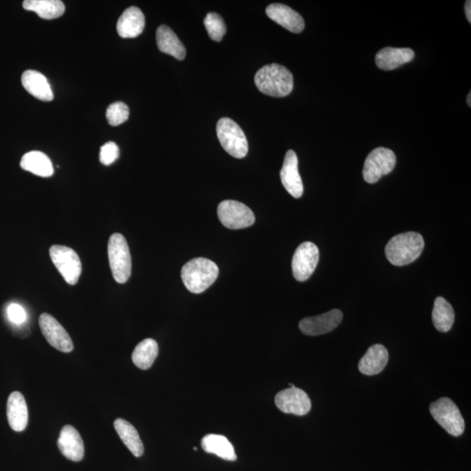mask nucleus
<instances>
[{"label": "nucleus", "mask_w": 471, "mask_h": 471, "mask_svg": "<svg viewBox=\"0 0 471 471\" xmlns=\"http://www.w3.org/2000/svg\"><path fill=\"white\" fill-rule=\"evenodd\" d=\"M255 84L264 95L285 97L294 89V76L287 67L278 64L264 66L255 74Z\"/></svg>", "instance_id": "nucleus-1"}, {"label": "nucleus", "mask_w": 471, "mask_h": 471, "mask_svg": "<svg viewBox=\"0 0 471 471\" xmlns=\"http://www.w3.org/2000/svg\"><path fill=\"white\" fill-rule=\"evenodd\" d=\"M423 235L409 231L395 235L388 243L385 253L392 265L403 266L409 265L419 258L424 249Z\"/></svg>", "instance_id": "nucleus-2"}, {"label": "nucleus", "mask_w": 471, "mask_h": 471, "mask_svg": "<svg viewBox=\"0 0 471 471\" xmlns=\"http://www.w3.org/2000/svg\"><path fill=\"white\" fill-rule=\"evenodd\" d=\"M219 273V267L212 260L196 258L185 264L181 276L189 291L202 294L216 281Z\"/></svg>", "instance_id": "nucleus-3"}, {"label": "nucleus", "mask_w": 471, "mask_h": 471, "mask_svg": "<svg viewBox=\"0 0 471 471\" xmlns=\"http://www.w3.org/2000/svg\"><path fill=\"white\" fill-rule=\"evenodd\" d=\"M108 255L114 278L124 284L131 275L132 260L126 238L120 233H114L109 240Z\"/></svg>", "instance_id": "nucleus-4"}, {"label": "nucleus", "mask_w": 471, "mask_h": 471, "mask_svg": "<svg viewBox=\"0 0 471 471\" xmlns=\"http://www.w3.org/2000/svg\"><path fill=\"white\" fill-rule=\"evenodd\" d=\"M217 138L227 153L241 159L247 155L248 142L244 131L230 118H222L217 124Z\"/></svg>", "instance_id": "nucleus-5"}, {"label": "nucleus", "mask_w": 471, "mask_h": 471, "mask_svg": "<svg viewBox=\"0 0 471 471\" xmlns=\"http://www.w3.org/2000/svg\"><path fill=\"white\" fill-rule=\"evenodd\" d=\"M433 418L453 437H459L465 429V423L458 407L451 399L444 397L430 405Z\"/></svg>", "instance_id": "nucleus-6"}, {"label": "nucleus", "mask_w": 471, "mask_h": 471, "mask_svg": "<svg viewBox=\"0 0 471 471\" xmlns=\"http://www.w3.org/2000/svg\"><path fill=\"white\" fill-rule=\"evenodd\" d=\"M396 164V156L390 149L377 148L367 156L362 171L364 180L376 184L383 176L392 172Z\"/></svg>", "instance_id": "nucleus-7"}, {"label": "nucleus", "mask_w": 471, "mask_h": 471, "mask_svg": "<svg viewBox=\"0 0 471 471\" xmlns=\"http://www.w3.org/2000/svg\"><path fill=\"white\" fill-rule=\"evenodd\" d=\"M49 253L53 265L67 283L76 285L82 271L81 259L76 252L67 246L53 245Z\"/></svg>", "instance_id": "nucleus-8"}, {"label": "nucleus", "mask_w": 471, "mask_h": 471, "mask_svg": "<svg viewBox=\"0 0 471 471\" xmlns=\"http://www.w3.org/2000/svg\"><path fill=\"white\" fill-rule=\"evenodd\" d=\"M217 214L220 222L231 230L244 229L252 226L255 222V216L249 207L234 200H226L219 203Z\"/></svg>", "instance_id": "nucleus-9"}, {"label": "nucleus", "mask_w": 471, "mask_h": 471, "mask_svg": "<svg viewBox=\"0 0 471 471\" xmlns=\"http://www.w3.org/2000/svg\"><path fill=\"white\" fill-rule=\"evenodd\" d=\"M320 259V251L312 242H304L296 249L292 258V268L294 277L304 282L312 276Z\"/></svg>", "instance_id": "nucleus-10"}, {"label": "nucleus", "mask_w": 471, "mask_h": 471, "mask_svg": "<svg viewBox=\"0 0 471 471\" xmlns=\"http://www.w3.org/2000/svg\"><path fill=\"white\" fill-rule=\"evenodd\" d=\"M275 404L280 411L295 416H306L312 408L308 395L294 385L278 392L275 397Z\"/></svg>", "instance_id": "nucleus-11"}, {"label": "nucleus", "mask_w": 471, "mask_h": 471, "mask_svg": "<svg viewBox=\"0 0 471 471\" xmlns=\"http://www.w3.org/2000/svg\"><path fill=\"white\" fill-rule=\"evenodd\" d=\"M39 322L43 335L52 347L63 353H70L73 350L72 339L55 318L49 313H42Z\"/></svg>", "instance_id": "nucleus-12"}, {"label": "nucleus", "mask_w": 471, "mask_h": 471, "mask_svg": "<svg viewBox=\"0 0 471 471\" xmlns=\"http://www.w3.org/2000/svg\"><path fill=\"white\" fill-rule=\"evenodd\" d=\"M343 314L338 309L331 310L321 315L308 317L299 322V329L310 336L330 333L341 324Z\"/></svg>", "instance_id": "nucleus-13"}, {"label": "nucleus", "mask_w": 471, "mask_h": 471, "mask_svg": "<svg viewBox=\"0 0 471 471\" xmlns=\"http://www.w3.org/2000/svg\"><path fill=\"white\" fill-rule=\"evenodd\" d=\"M280 178L282 184L289 194L294 198H301L304 186L299 172L298 156L294 151H288L285 154L283 167L280 171Z\"/></svg>", "instance_id": "nucleus-14"}, {"label": "nucleus", "mask_w": 471, "mask_h": 471, "mask_svg": "<svg viewBox=\"0 0 471 471\" xmlns=\"http://www.w3.org/2000/svg\"><path fill=\"white\" fill-rule=\"evenodd\" d=\"M267 16L288 31L301 34L305 28V21L301 14L283 4H272L266 8Z\"/></svg>", "instance_id": "nucleus-15"}, {"label": "nucleus", "mask_w": 471, "mask_h": 471, "mask_svg": "<svg viewBox=\"0 0 471 471\" xmlns=\"http://www.w3.org/2000/svg\"><path fill=\"white\" fill-rule=\"evenodd\" d=\"M58 448L66 458L80 462L84 458V442L76 428L63 427L58 439Z\"/></svg>", "instance_id": "nucleus-16"}, {"label": "nucleus", "mask_w": 471, "mask_h": 471, "mask_svg": "<svg viewBox=\"0 0 471 471\" xmlns=\"http://www.w3.org/2000/svg\"><path fill=\"white\" fill-rule=\"evenodd\" d=\"M145 27V17L138 7L131 6L124 11L117 22L118 34L121 38L139 36Z\"/></svg>", "instance_id": "nucleus-17"}, {"label": "nucleus", "mask_w": 471, "mask_h": 471, "mask_svg": "<svg viewBox=\"0 0 471 471\" xmlns=\"http://www.w3.org/2000/svg\"><path fill=\"white\" fill-rule=\"evenodd\" d=\"M9 425L14 431L26 430L28 423V409L24 396L20 392L9 395L6 408Z\"/></svg>", "instance_id": "nucleus-18"}, {"label": "nucleus", "mask_w": 471, "mask_h": 471, "mask_svg": "<svg viewBox=\"0 0 471 471\" xmlns=\"http://www.w3.org/2000/svg\"><path fill=\"white\" fill-rule=\"evenodd\" d=\"M415 53L411 48H385L377 53L376 63L380 69L391 71L412 62Z\"/></svg>", "instance_id": "nucleus-19"}, {"label": "nucleus", "mask_w": 471, "mask_h": 471, "mask_svg": "<svg viewBox=\"0 0 471 471\" xmlns=\"http://www.w3.org/2000/svg\"><path fill=\"white\" fill-rule=\"evenodd\" d=\"M23 87L30 95L43 102H51L53 94L48 78L41 73L34 70H27L21 78Z\"/></svg>", "instance_id": "nucleus-20"}, {"label": "nucleus", "mask_w": 471, "mask_h": 471, "mask_svg": "<svg viewBox=\"0 0 471 471\" xmlns=\"http://www.w3.org/2000/svg\"><path fill=\"white\" fill-rule=\"evenodd\" d=\"M388 362L387 348L381 344L374 345L360 360L359 370L366 376H376L385 369Z\"/></svg>", "instance_id": "nucleus-21"}, {"label": "nucleus", "mask_w": 471, "mask_h": 471, "mask_svg": "<svg viewBox=\"0 0 471 471\" xmlns=\"http://www.w3.org/2000/svg\"><path fill=\"white\" fill-rule=\"evenodd\" d=\"M156 43L161 52L173 56L178 60H183L186 56V49L183 43L165 25L157 28Z\"/></svg>", "instance_id": "nucleus-22"}, {"label": "nucleus", "mask_w": 471, "mask_h": 471, "mask_svg": "<svg viewBox=\"0 0 471 471\" xmlns=\"http://www.w3.org/2000/svg\"><path fill=\"white\" fill-rule=\"evenodd\" d=\"M201 445L205 452L217 455L226 461L237 460L233 445L224 435H207L202 439Z\"/></svg>", "instance_id": "nucleus-23"}, {"label": "nucleus", "mask_w": 471, "mask_h": 471, "mask_svg": "<svg viewBox=\"0 0 471 471\" xmlns=\"http://www.w3.org/2000/svg\"><path fill=\"white\" fill-rule=\"evenodd\" d=\"M114 426L119 435L121 440L130 449L132 454L137 458L144 455V444L139 435L138 432L131 423L121 418H118L114 423Z\"/></svg>", "instance_id": "nucleus-24"}, {"label": "nucleus", "mask_w": 471, "mask_h": 471, "mask_svg": "<svg viewBox=\"0 0 471 471\" xmlns=\"http://www.w3.org/2000/svg\"><path fill=\"white\" fill-rule=\"evenodd\" d=\"M20 167L24 170L42 177H52L55 171L51 160L41 151H31L24 155L21 159Z\"/></svg>", "instance_id": "nucleus-25"}, {"label": "nucleus", "mask_w": 471, "mask_h": 471, "mask_svg": "<svg viewBox=\"0 0 471 471\" xmlns=\"http://www.w3.org/2000/svg\"><path fill=\"white\" fill-rule=\"evenodd\" d=\"M23 7L38 14L41 19L55 20L65 13V6L60 0H26Z\"/></svg>", "instance_id": "nucleus-26"}, {"label": "nucleus", "mask_w": 471, "mask_h": 471, "mask_svg": "<svg viewBox=\"0 0 471 471\" xmlns=\"http://www.w3.org/2000/svg\"><path fill=\"white\" fill-rule=\"evenodd\" d=\"M432 320L434 326L439 332L447 333L451 329L455 321V312L451 305L444 298L438 297L435 299Z\"/></svg>", "instance_id": "nucleus-27"}, {"label": "nucleus", "mask_w": 471, "mask_h": 471, "mask_svg": "<svg viewBox=\"0 0 471 471\" xmlns=\"http://www.w3.org/2000/svg\"><path fill=\"white\" fill-rule=\"evenodd\" d=\"M158 344L153 339H145L135 347L132 353V360L135 366L142 370H147L154 363L158 355Z\"/></svg>", "instance_id": "nucleus-28"}, {"label": "nucleus", "mask_w": 471, "mask_h": 471, "mask_svg": "<svg viewBox=\"0 0 471 471\" xmlns=\"http://www.w3.org/2000/svg\"><path fill=\"white\" fill-rule=\"evenodd\" d=\"M203 24L210 39L217 42L222 41L224 34H226V26L219 14L215 13L207 14Z\"/></svg>", "instance_id": "nucleus-29"}, {"label": "nucleus", "mask_w": 471, "mask_h": 471, "mask_svg": "<svg viewBox=\"0 0 471 471\" xmlns=\"http://www.w3.org/2000/svg\"><path fill=\"white\" fill-rule=\"evenodd\" d=\"M106 116L111 126H119L128 119L130 109L125 103L117 102L109 107Z\"/></svg>", "instance_id": "nucleus-30"}, {"label": "nucleus", "mask_w": 471, "mask_h": 471, "mask_svg": "<svg viewBox=\"0 0 471 471\" xmlns=\"http://www.w3.org/2000/svg\"><path fill=\"white\" fill-rule=\"evenodd\" d=\"M120 151L118 146L115 142H107L101 148V152H100V162L104 165L108 166L113 163H115L116 161L119 157Z\"/></svg>", "instance_id": "nucleus-31"}, {"label": "nucleus", "mask_w": 471, "mask_h": 471, "mask_svg": "<svg viewBox=\"0 0 471 471\" xmlns=\"http://www.w3.org/2000/svg\"><path fill=\"white\" fill-rule=\"evenodd\" d=\"M7 315L14 324H22L27 320V313L22 306L18 304H11L7 308Z\"/></svg>", "instance_id": "nucleus-32"}, {"label": "nucleus", "mask_w": 471, "mask_h": 471, "mask_svg": "<svg viewBox=\"0 0 471 471\" xmlns=\"http://www.w3.org/2000/svg\"><path fill=\"white\" fill-rule=\"evenodd\" d=\"M465 14H466V18L467 20H468L469 22H471V2L470 0L468 1L465 2Z\"/></svg>", "instance_id": "nucleus-33"}, {"label": "nucleus", "mask_w": 471, "mask_h": 471, "mask_svg": "<svg viewBox=\"0 0 471 471\" xmlns=\"http://www.w3.org/2000/svg\"><path fill=\"white\" fill-rule=\"evenodd\" d=\"M467 103H468L469 107H471V93H469L468 97H467Z\"/></svg>", "instance_id": "nucleus-34"}]
</instances>
